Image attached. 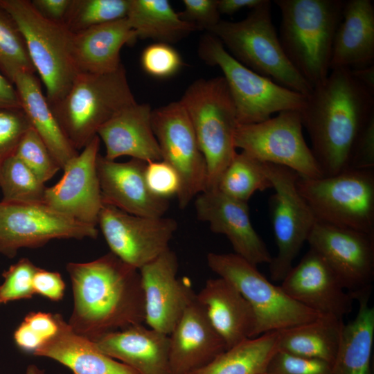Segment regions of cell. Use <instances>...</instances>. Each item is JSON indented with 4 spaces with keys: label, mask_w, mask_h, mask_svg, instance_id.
Segmentation results:
<instances>
[{
    "label": "cell",
    "mask_w": 374,
    "mask_h": 374,
    "mask_svg": "<svg viewBox=\"0 0 374 374\" xmlns=\"http://www.w3.org/2000/svg\"><path fill=\"white\" fill-rule=\"evenodd\" d=\"M267 374H332L331 364L324 361L291 355L280 350L271 359Z\"/></svg>",
    "instance_id": "b9f144b4"
},
{
    "label": "cell",
    "mask_w": 374,
    "mask_h": 374,
    "mask_svg": "<svg viewBox=\"0 0 374 374\" xmlns=\"http://www.w3.org/2000/svg\"><path fill=\"white\" fill-rule=\"evenodd\" d=\"M299 112L323 176L334 175L349 168L357 141L374 117V92L350 69H332Z\"/></svg>",
    "instance_id": "6da1fadb"
},
{
    "label": "cell",
    "mask_w": 374,
    "mask_h": 374,
    "mask_svg": "<svg viewBox=\"0 0 374 374\" xmlns=\"http://www.w3.org/2000/svg\"><path fill=\"white\" fill-rule=\"evenodd\" d=\"M141 64L146 73L163 79L177 73L184 62L179 53L170 44L154 42L143 49Z\"/></svg>",
    "instance_id": "ab89813d"
},
{
    "label": "cell",
    "mask_w": 374,
    "mask_h": 374,
    "mask_svg": "<svg viewBox=\"0 0 374 374\" xmlns=\"http://www.w3.org/2000/svg\"><path fill=\"white\" fill-rule=\"evenodd\" d=\"M261 163L275 191L270 208L278 251L269 264V273L273 280L282 281L293 267L317 219L297 188L298 174L283 166Z\"/></svg>",
    "instance_id": "8fae6325"
},
{
    "label": "cell",
    "mask_w": 374,
    "mask_h": 374,
    "mask_svg": "<svg viewBox=\"0 0 374 374\" xmlns=\"http://www.w3.org/2000/svg\"><path fill=\"white\" fill-rule=\"evenodd\" d=\"M195 208L199 220L208 223L213 233L228 238L234 253L255 266L269 264L272 257L251 224L247 202L233 199L216 188L197 195Z\"/></svg>",
    "instance_id": "d6986e66"
},
{
    "label": "cell",
    "mask_w": 374,
    "mask_h": 374,
    "mask_svg": "<svg viewBox=\"0 0 374 374\" xmlns=\"http://www.w3.org/2000/svg\"><path fill=\"white\" fill-rule=\"evenodd\" d=\"M371 290L353 295L359 302L353 320L344 325L340 344L331 364L332 374H371L374 341V308L368 304Z\"/></svg>",
    "instance_id": "f546056e"
},
{
    "label": "cell",
    "mask_w": 374,
    "mask_h": 374,
    "mask_svg": "<svg viewBox=\"0 0 374 374\" xmlns=\"http://www.w3.org/2000/svg\"><path fill=\"white\" fill-rule=\"evenodd\" d=\"M350 70L360 83L374 92V64Z\"/></svg>",
    "instance_id": "f5cc1de1"
},
{
    "label": "cell",
    "mask_w": 374,
    "mask_h": 374,
    "mask_svg": "<svg viewBox=\"0 0 374 374\" xmlns=\"http://www.w3.org/2000/svg\"><path fill=\"white\" fill-rule=\"evenodd\" d=\"M350 294L371 290L374 235L317 221L308 238Z\"/></svg>",
    "instance_id": "2e32d148"
},
{
    "label": "cell",
    "mask_w": 374,
    "mask_h": 374,
    "mask_svg": "<svg viewBox=\"0 0 374 374\" xmlns=\"http://www.w3.org/2000/svg\"><path fill=\"white\" fill-rule=\"evenodd\" d=\"M0 71L12 84L19 73H35L21 31L10 15L1 6Z\"/></svg>",
    "instance_id": "d590c367"
},
{
    "label": "cell",
    "mask_w": 374,
    "mask_h": 374,
    "mask_svg": "<svg viewBox=\"0 0 374 374\" xmlns=\"http://www.w3.org/2000/svg\"><path fill=\"white\" fill-rule=\"evenodd\" d=\"M296 186L317 221L374 235V169L317 178L298 175Z\"/></svg>",
    "instance_id": "9c48e42d"
},
{
    "label": "cell",
    "mask_w": 374,
    "mask_h": 374,
    "mask_svg": "<svg viewBox=\"0 0 374 374\" xmlns=\"http://www.w3.org/2000/svg\"><path fill=\"white\" fill-rule=\"evenodd\" d=\"M56 332L35 351L34 355L55 360L73 374H138L103 353L91 339L74 332L61 314H56Z\"/></svg>",
    "instance_id": "484cf974"
},
{
    "label": "cell",
    "mask_w": 374,
    "mask_h": 374,
    "mask_svg": "<svg viewBox=\"0 0 374 374\" xmlns=\"http://www.w3.org/2000/svg\"><path fill=\"white\" fill-rule=\"evenodd\" d=\"M15 155L43 183L51 179L61 169L44 142L32 127L23 136Z\"/></svg>",
    "instance_id": "74e56055"
},
{
    "label": "cell",
    "mask_w": 374,
    "mask_h": 374,
    "mask_svg": "<svg viewBox=\"0 0 374 374\" xmlns=\"http://www.w3.org/2000/svg\"><path fill=\"white\" fill-rule=\"evenodd\" d=\"M303 127L299 111H283L260 123L238 125L235 146L261 163L283 166L303 177H323Z\"/></svg>",
    "instance_id": "7c38bea8"
},
{
    "label": "cell",
    "mask_w": 374,
    "mask_h": 374,
    "mask_svg": "<svg viewBox=\"0 0 374 374\" xmlns=\"http://www.w3.org/2000/svg\"><path fill=\"white\" fill-rule=\"evenodd\" d=\"M30 2L43 17L64 25L72 0H33Z\"/></svg>",
    "instance_id": "c3c4849f"
},
{
    "label": "cell",
    "mask_w": 374,
    "mask_h": 374,
    "mask_svg": "<svg viewBox=\"0 0 374 374\" xmlns=\"http://www.w3.org/2000/svg\"><path fill=\"white\" fill-rule=\"evenodd\" d=\"M226 349L224 341L195 299L169 335L172 374H190L210 363Z\"/></svg>",
    "instance_id": "7402d4cb"
},
{
    "label": "cell",
    "mask_w": 374,
    "mask_h": 374,
    "mask_svg": "<svg viewBox=\"0 0 374 374\" xmlns=\"http://www.w3.org/2000/svg\"><path fill=\"white\" fill-rule=\"evenodd\" d=\"M183 4L184 8L179 17L194 24L197 30L208 31L220 20L217 0H184Z\"/></svg>",
    "instance_id": "ee69618b"
},
{
    "label": "cell",
    "mask_w": 374,
    "mask_h": 374,
    "mask_svg": "<svg viewBox=\"0 0 374 374\" xmlns=\"http://www.w3.org/2000/svg\"><path fill=\"white\" fill-rule=\"evenodd\" d=\"M280 287L293 300L320 315L343 319L353 308V296L345 292L325 259L310 247Z\"/></svg>",
    "instance_id": "ffe728a7"
},
{
    "label": "cell",
    "mask_w": 374,
    "mask_h": 374,
    "mask_svg": "<svg viewBox=\"0 0 374 374\" xmlns=\"http://www.w3.org/2000/svg\"><path fill=\"white\" fill-rule=\"evenodd\" d=\"M151 121L162 160L170 164L179 177L180 190L177 197L179 208L184 209L206 189L205 158L179 100L152 109Z\"/></svg>",
    "instance_id": "4fadbf2b"
},
{
    "label": "cell",
    "mask_w": 374,
    "mask_h": 374,
    "mask_svg": "<svg viewBox=\"0 0 374 374\" xmlns=\"http://www.w3.org/2000/svg\"><path fill=\"white\" fill-rule=\"evenodd\" d=\"M343 0H275L281 15L279 40L288 60L312 87L330 72Z\"/></svg>",
    "instance_id": "3957f363"
},
{
    "label": "cell",
    "mask_w": 374,
    "mask_h": 374,
    "mask_svg": "<svg viewBox=\"0 0 374 374\" xmlns=\"http://www.w3.org/2000/svg\"><path fill=\"white\" fill-rule=\"evenodd\" d=\"M262 0H217V10L220 15H232L245 8L253 9Z\"/></svg>",
    "instance_id": "816d5d0a"
},
{
    "label": "cell",
    "mask_w": 374,
    "mask_h": 374,
    "mask_svg": "<svg viewBox=\"0 0 374 374\" xmlns=\"http://www.w3.org/2000/svg\"><path fill=\"white\" fill-rule=\"evenodd\" d=\"M20 107L31 127L44 142L63 169L78 154L61 128L35 73H19L13 80Z\"/></svg>",
    "instance_id": "f1b7e54d"
},
{
    "label": "cell",
    "mask_w": 374,
    "mask_h": 374,
    "mask_svg": "<svg viewBox=\"0 0 374 374\" xmlns=\"http://www.w3.org/2000/svg\"><path fill=\"white\" fill-rule=\"evenodd\" d=\"M34 332L43 343L52 337L57 330L56 314L32 312L22 321Z\"/></svg>",
    "instance_id": "7dc6e473"
},
{
    "label": "cell",
    "mask_w": 374,
    "mask_h": 374,
    "mask_svg": "<svg viewBox=\"0 0 374 374\" xmlns=\"http://www.w3.org/2000/svg\"><path fill=\"white\" fill-rule=\"evenodd\" d=\"M130 0H72L64 26L76 33L126 18Z\"/></svg>",
    "instance_id": "8d00e7d4"
},
{
    "label": "cell",
    "mask_w": 374,
    "mask_h": 374,
    "mask_svg": "<svg viewBox=\"0 0 374 374\" xmlns=\"http://www.w3.org/2000/svg\"><path fill=\"white\" fill-rule=\"evenodd\" d=\"M145 179L150 191L156 197L168 199L177 196L180 179L176 170L163 160L148 162Z\"/></svg>",
    "instance_id": "7bdbcfd3"
},
{
    "label": "cell",
    "mask_w": 374,
    "mask_h": 374,
    "mask_svg": "<svg viewBox=\"0 0 374 374\" xmlns=\"http://www.w3.org/2000/svg\"><path fill=\"white\" fill-rule=\"evenodd\" d=\"M343 319L319 315L309 322L278 331L277 349L332 364L344 327Z\"/></svg>",
    "instance_id": "4dcf8cb0"
},
{
    "label": "cell",
    "mask_w": 374,
    "mask_h": 374,
    "mask_svg": "<svg viewBox=\"0 0 374 374\" xmlns=\"http://www.w3.org/2000/svg\"><path fill=\"white\" fill-rule=\"evenodd\" d=\"M26 374H46L44 370L35 364H29L26 370Z\"/></svg>",
    "instance_id": "db71d44e"
},
{
    "label": "cell",
    "mask_w": 374,
    "mask_h": 374,
    "mask_svg": "<svg viewBox=\"0 0 374 374\" xmlns=\"http://www.w3.org/2000/svg\"><path fill=\"white\" fill-rule=\"evenodd\" d=\"M152 110L149 104L136 102L100 127L97 135L105 144V158L115 161L129 156L147 163L162 159L152 127Z\"/></svg>",
    "instance_id": "cb8c5ba5"
},
{
    "label": "cell",
    "mask_w": 374,
    "mask_h": 374,
    "mask_svg": "<svg viewBox=\"0 0 374 374\" xmlns=\"http://www.w3.org/2000/svg\"><path fill=\"white\" fill-rule=\"evenodd\" d=\"M208 267L231 283L251 305L256 320V337L309 322L320 314L290 297L245 259L234 253H208Z\"/></svg>",
    "instance_id": "30bf717a"
},
{
    "label": "cell",
    "mask_w": 374,
    "mask_h": 374,
    "mask_svg": "<svg viewBox=\"0 0 374 374\" xmlns=\"http://www.w3.org/2000/svg\"><path fill=\"white\" fill-rule=\"evenodd\" d=\"M270 188L271 184L262 170L261 162L243 151L235 154L217 186L223 194L247 203L256 192Z\"/></svg>",
    "instance_id": "836d02e7"
},
{
    "label": "cell",
    "mask_w": 374,
    "mask_h": 374,
    "mask_svg": "<svg viewBox=\"0 0 374 374\" xmlns=\"http://www.w3.org/2000/svg\"><path fill=\"white\" fill-rule=\"evenodd\" d=\"M146 164L136 159L117 162L99 154L96 169L103 203L132 215L163 216L169 200L156 197L148 189L144 174Z\"/></svg>",
    "instance_id": "44dd1931"
},
{
    "label": "cell",
    "mask_w": 374,
    "mask_h": 374,
    "mask_svg": "<svg viewBox=\"0 0 374 374\" xmlns=\"http://www.w3.org/2000/svg\"><path fill=\"white\" fill-rule=\"evenodd\" d=\"M25 40L33 65L46 89L49 105L62 99L76 74L71 55L73 33L62 24L49 21L28 0H0Z\"/></svg>",
    "instance_id": "ba28073f"
},
{
    "label": "cell",
    "mask_w": 374,
    "mask_h": 374,
    "mask_svg": "<svg viewBox=\"0 0 374 374\" xmlns=\"http://www.w3.org/2000/svg\"><path fill=\"white\" fill-rule=\"evenodd\" d=\"M278 332L264 333L226 349L190 374H260L277 351Z\"/></svg>",
    "instance_id": "d6a6232c"
},
{
    "label": "cell",
    "mask_w": 374,
    "mask_h": 374,
    "mask_svg": "<svg viewBox=\"0 0 374 374\" xmlns=\"http://www.w3.org/2000/svg\"><path fill=\"white\" fill-rule=\"evenodd\" d=\"M96 226L79 222L44 203L0 202V253L15 256L22 248H36L54 239L96 238Z\"/></svg>",
    "instance_id": "5bb4252c"
},
{
    "label": "cell",
    "mask_w": 374,
    "mask_h": 374,
    "mask_svg": "<svg viewBox=\"0 0 374 374\" xmlns=\"http://www.w3.org/2000/svg\"><path fill=\"white\" fill-rule=\"evenodd\" d=\"M1 202L10 204L44 203L46 186L15 154L0 167Z\"/></svg>",
    "instance_id": "e575fe53"
},
{
    "label": "cell",
    "mask_w": 374,
    "mask_h": 374,
    "mask_svg": "<svg viewBox=\"0 0 374 374\" xmlns=\"http://www.w3.org/2000/svg\"><path fill=\"white\" fill-rule=\"evenodd\" d=\"M126 19L137 39L171 44L197 30L167 0H130Z\"/></svg>",
    "instance_id": "1f68e13d"
},
{
    "label": "cell",
    "mask_w": 374,
    "mask_h": 374,
    "mask_svg": "<svg viewBox=\"0 0 374 374\" xmlns=\"http://www.w3.org/2000/svg\"><path fill=\"white\" fill-rule=\"evenodd\" d=\"M348 169H374V117L357 141Z\"/></svg>",
    "instance_id": "f6af8a7d"
},
{
    "label": "cell",
    "mask_w": 374,
    "mask_h": 374,
    "mask_svg": "<svg viewBox=\"0 0 374 374\" xmlns=\"http://www.w3.org/2000/svg\"><path fill=\"white\" fill-rule=\"evenodd\" d=\"M91 341L103 353L138 374H172L169 335L143 323L105 334Z\"/></svg>",
    "instance_id": "603a6c76"
},
{
    "label": "cell",
    "mask_w": 374,
    "mask_h": 374,
    "mask_svg": "<svg viewBox=\"0 0 374 374\" xmlns=\"http://www.w3.org/2000/svg\"><path fill=\"white\" fill-rule=\"evenodd\" d=\"M137 39L126 18L73 33L71 55L78 73H107L121 65V50Z\"/></svg>",
    "instance_id": "4316f807"
},
{
    "label": "cell",
    "mask_w": 374,
    "mask_h": 374,
    "mask_svg": "<svg viewBox=\"0 0 374 374\" xmlns=\"http://www.w3.org/2000/svg\"><path fill=\"white\" fill-rule=\"evenodd\" d=\"M30 127L20 107L0 108V167L15 154L21 139Z\"/></svg>",
    "instance_id": "60d3db41"
},
{
    "label": "cell",
    "mask_w": 374,
    "mask_h": 374,
    "mask_svg": "<svg viewBox=\"0 0 374 374\" xmlns=\"http://www.w3.org/2000/svg\"><path fill=\"white\" fill-rule=\"evenodd\" d=\"M33 287L35 294L59 301L64 296L66 285L59 272L39 267L33 277Z\"/></svg>",
    "instance_id": "bcb514c9"
},
{
    "label": "cell",
    "mask_w": 374,
    "mask_h": 374,
    "mask_svg": "<svg viewBox=\"0 0 374 374\" xmlns=\"http://www.w3.org/2000/svg\"><path fill=\"white\" fill-rule=\"evenodd\" d=\"M136 102L121 65L107 73H78L64 96L50 106L66 138L78 150L113 116Z\"/></svg>",
    "instance_id": "5b68a950"
},
{
    "label": "cell",
    "mask_w": 374,
    "mask_h": 374,
    "mask_svg": "<svg viewBox=\"0 0 374 374\" xmlns=\"http://www.w3.org/2000/svg\"><path fill=\"white\" fill-rule=\"evenodd\" d=\"M271 5L270 1L262 0L242 20L220 19L208 32L245 66L307 96L312 87L286 56L272 21Z\"/></svg>",
    "instance_id": "277c9868"
},
{
    "label": "cell",
    "mask_w": 374,
    "mask_h": 374,
    "mask_svg": "<svg viewBox=\"0 0 374 374\" xmlns=\"http://www.w3.org/2000/svg\"><path fill=\"white\" fill-rule=\"evenodd\" d=\"M98 225L111 252L138 269L170 249L178 227L171 217L132 215L105 204Z\"/></svg>",
    "instance_id": "9a60e30c"
},
{
    "label": "cell",
    "mask_w": 374,
    "mask_h": 374,
    "mask_svg": "<svg viewBox=\"0 0 374 374\" xmlns=\"http://www.w3.org/2000/svg\"><path fill=\"white\" fill-rule=\"evenodd\" d=\"M374 64V3L371 0L345 1L337 30L330 71Z\"/></svg>",
    "instance_id": "83f0119b"
},
{
    "label": "cell",
    "mask_w": 374,
    "mask_h": 374,
    "mask_svg": "<svg viewBox=\"0 0 374 374\" xmlns=\"http://www.w3.org/2000/svg\"><path fill=\"white\" fill-rule=\"evenodd\" d=\"M66 271L73 292L67 322L76 333L93 340L145 321L139 270L111 251L89 262H69Z\"/></svg>",
    "instance_id": "7a4b0ae2"
},
{
    "label": "cell",
    "mask_w": 374,
    "mask_h": 374,
    "mask_svg": "<svg viewBox=\"0 0 374 374\" xmlns=\"http://www.w3.org/2000/svg\"><path fill=\"white\" fill-rule=\"evenodd\" d=\"M196 299L226 348L256 337L254 312L243 296L228 280L218 277L206 280Z\"/></svg>",
    "instance_id": "d4e9b609"
},
{
    "label": "cell",
    "mask_w": 374,
    "mask_h": 374,
    "mask_svg": "<svg viewBox=\"0 0 374 374\" xmlns=\"http://www.w3.org/2000/svg\"><path fill=\"white\" fill-rule=\"evenodd\" d=\"M100 140L96 136L46 187L44 203L79 222L96 226L103 206L96 169Z\"/></svg>",
    "instance_id": "ac0fdd59"
},
{
    "label": "cell",
    "mask_w": 374,
    "mask_h": 374,
    "mask_svg": "<svg viewBox=\"0 0 374 374\" xmlns=\"http://www.w3.org/2000/svg\"><path fill=\"white\" fill-rule=\"evenodd\" d=\"M38 268L23 258L5 270L2 273L3 282L0 285V305L33 298V280Z\"/></svg>",
    "instance_id": "f35d334b"
},
{
    "label": "cell",
    "mask_w": 374,
    "mask_h": 374,
    "mask_svg": "<svg viewBox=\"0 0 374 374\" xmlns=\"http://www.w3.org/2000/svg\"><path fill=\"white\" fill-rule=\"evenodd\" d=\"M260 374H267L266 372H264V373H260Z\"/></svg>",
    "instance_id": "11a10c76"
},
{
    "label": "cell",
    "mask_w": 374,
    "mask_h": 374,
    "mask_svg": "<svg viewBox=\"0 0 374 374\" xmlns=\"http://www.w3.org/2000/svg\"><path fill=\"white\" fill-rule=\"evenodd\" d=\"M179 101L206 160V189L216 188L222 172L237 153L235 134L239 124L226 82L223 76L197 79L187 87Z\"/></svg>",
    "instance_id": "8992f818"
},
{
    "label": "cell",
    "mask_w": 374,
    "mask_h": 374,
    "mask_svg": "<svg viewBox=\"0 0 374 374\" xmlns=\"http://www.w3.org/2000/svg\"><path fill=\"white\" fill-rule=\"evenodd\" d=\"M13 339L19 350L33 355L43 344V341L23 321L14 331Z\"/></svg>",
    "instance_id": "681fc988"
},
{
    "label": "cell",
    "mask_w": 374,
    "mask_h": 374,
    "mask_svg": "<svg viewBox=\"0 0 374 374\" xmlns=\"http://www.w3.org/2000/svg\"><path fill=\"white\" fill-rule=\"evenodd\" d=\"M18 107L20 103L14 84L0 71V108Z\"/></svg>",
    "instance_id": "f907efd6"
},
{
    "label": "cell",
    "mask_w": 374,
    "mask_h": 374,
    "mask_svg": "<svg viewBox=\"0 0 374 374\" xmlns=\"http://www.w3.org/2000/svg\"><path fill=\"white\" fill-rule=\"evenodd\" d=\"M176 253L168 249L141 269L145 322L169 335L186 308L196 299L191 284L178 278Z\"/></svg>",
    "instance_id": "e0dca14e"
},
{
    "label": "cell",
    "mask_w": 374,
    "mask_h": 374,
    "mask_svg": "<svg viewBox=\"0 0 374 374\" xmlns=\"http://www.w3.org/2000/svg\"><path fill=\"white\" fill-rule=\"evenodd\" d=\"M197 52L206 64L218 66L222 71L236 108L239 125L260 123L274 113L303 108L305 96L245 66L213 35L208 33L201 37Z\"/></svg>",
    "instance_id": "52a82bcc"
}]
</instances>
